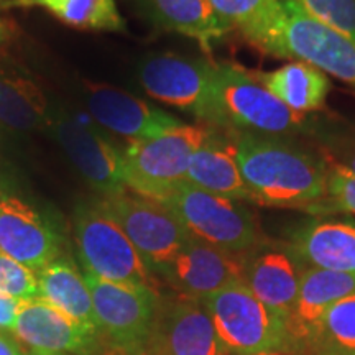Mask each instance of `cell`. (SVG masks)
<instances>
[{
  "label": "cell",
  "mask_w": 355,
  "mask_h": 355,
  "mask_svg": "<svg viewBox=\"0 0 355 355\" xmlns=\"http://www.w3.org/2000/svg\"><path fill=\"white\" fill-rule=\"evenodd\" d=\"M227 133L252 202L309 211L326 198L331 168L327 159L290 137Z\"/></svg>",
  "instance_id": "6da1fadb"
},
{
  "label": "cell",
  "mask_w": 355,
  "mask_h": 355,
  "mask_svg": "<svg viewBox=\"0 0 355 355\" xmlns=\"http://www.w3.org/2000/svg\"><path fill=\"white\" fill-rule=\"evenodd\" d=\"M204 125L290 139L313 130L308 115L293 112L261 84L257 74L230 63L216 64Z\"/></svg>",
  "instance_id": "7a4b0ae2"
},
{
  "label": "cell",
  "mask_w": 355,
  "mask_h": 355,
  "mask_svg": "<svg viewBox=\"0 0 355 355\" xmlns=\"http://www.w3.org/2000/svg\"><path fill=\"white\" fill-rule=\"evenodd\" d=\"M78 259L84 273L158 291V279L101 201L78 204L73 216Z\"/></svg>",
  "instance_id": "3957f363"
},
{
  "label": "cell",
  "mask_w": 355,
  "mask_h": 355,
  "mask_svg": "<svg viewBox=\"0 0 355 355\" xmlns=\"http://www.w3.org/2000/svg\"><path fill=\"white\" fill-rule=\"evenodd\" d=\"M211 133L207 125H183L144 141H132L122 152L127 189L165 201L184 183L191 158Z\"/></svg>",
  "instance_id": "277c9868"
},
{
  "label": "cell",
  "mask_w": 355,
  "mask_h": 355,
  "mask_svg": "<svg viewBox=\"0 0 355 355\" xmlns=\"http://www.w3.org/2000/svg\"><path fill=\"white\" fill-rule=\"evenodd\" d=\"M199 241L232 254H247L263 241L257 219L245 204L181 183L162 201Z\"/></svg>",
  "instance_id": "5b68a950"
},
{
  "label": "cell",
  "mask_w": 355,
  "mask_h": 355,
  "mask_svg": "<svg viewBox=\"0 0 355 355\" xmlns=\"http://www.w3.org/2000/svg\"><path fill=\"white\" fill-rule=\"evenodd\" d=\"M230 355H255L286 349V322L266 308L243 282L201 300Z\"/></svg>",
  "instance_id": "8992f818"
},
{
  "label": "cell",
  "mask_w": 355,
  "mask_h": 355,
  "mask_svg": "<svg viewBox=\"0 0 355 355\" xmlns=\"http://www.w3.org/2000/svg\"><path fill=\"white\" fill-rule=\"evenodd\" d=\"M101 204L121 225L128 241L155 275L162 272L193 235L163 202L122 191L102 198Z\"/></svg>",
  "instance_id": "52a82bcc"
},
{
  "label": "cell",
  "mask_w": 355,
  "mask_h": 355,
  "mask_svg": "<svg viewBox=\"0 0 355 355\" xmlns=\"http://www.w3.org/2000/svg\"><path fill=\"white\" fill-rule=\"evenodd\" d=\"M99 334L107 345L145 347L152 332L159 293L107 282L84 273Z\"/></svg>",
  "instance_id": "ba28073f"
},
{
  "label": "cell",
  "mask_w": 355,
  "mask_h": 355,
  "mask_svg": "<svg viewBox=\"0 0 355 355\" xmlns=\"http://www.w3.org/2000/svg\"><path fill=\"white\" fill-rule=\"evenodd\" d=\"M214 73L216 64L207 60L158 53L141 61L139 79L150 97L184 110L204 123Z\"/></svg>",
  "instance_id": "9c48e42d"
},
{
  "label": "cell",
  "mask_w": 355,
  "mask_h": 355,
  "mask_svg": "<svg viewBox=\"0 0 355 355\" xmlns=\"http://www.w3.org/2000/svg\"><path fill=\"white\" fill-rule=\"evenodd\" d=\"M145 349L148 355H230L201 301L178 293L159 296Z\"/></svg>",
  "instance_id": "30bf717a"
},
{
  "label": "cell",
  "mask_w": 355,
  "mask_h": 355,
  "mask_svg": "<svg viewBox=\"0 0 355 355\" xmlns=\"http://www.w3.org/2000/svg\"><path fill=\"white\" fill-rule=\"evenodd\" d=\"M48 127L63 146L86 183L102 198L115 196L127 189L123 180L122 152L94 127L68 114H50Z\"/></svg>",
  "instance_id": "8fae6325"
},
{
  "label": "cell",
  "mask_w": 355,
  "mask_h": 355,
  "mask_svg": "<svg viewBox=\"0 0 355 355\" xmlns=\"http://www.w3.org/2000/svg\"><path fill=\"white\" fill-rule=\"evenodd\" d=\"M0 252L40 272L61 255V237L37 206L0 191Z\"/></svg>",
  "instance_id": "7c38bea8"
},
{
  "label": "cell",
  "mask_w": 355,
  "mask_h": 355,
  "mask_svg": "<svg viewBox=\"0 0 355 355\" xmlns=\"http://www.w3.org/2000/svg\"><path fill=\"white\" fill-rule=\"evenodd\" d=\"M283 6L288 17V56L314 64L355 91V43L311 19L293 0H283Z\"/></svg>",
  "instance_id": "4fadbf2b"
},
{
  "label": "cell",
  "mask_w": 355,
  "mask_h": 355,
  "mask_svg": "<svg viewBox=\"0 0 355 355\" xmlns=\"http://www.w3.org/2000/svg\"><path fill=\"white\" fill-rule=\"evenodd\" d=\"M158 277L178 295L201 301L235 282H243V254H232L193 237Z\"/></svg>",
  "instance_id": "5bb4252c"
},
{
  "label": "cell",
  "mask_w": 355,
  "mask_h": 355,
  "mask_svg": "<svg viewBox=\"0 0 355 355\" xmlns=\"http://www.w3.org/2000/svg\"><path fill=\"white\" fill-rule=\"evenodd\" d=\"M304 268L288 243L263 239L243 254V283L285 322L295 308Z\"/></svg>",
  "instance_id": "9a60e30c"
},
{
  "label": "cell",
  "mask_w": 355,
  "mask_h": 355,
  "mask_svg": "<svg viewBox=\"0 0 355 355\" xmlns=\"http://www.w3.org/2000/svg\"><path fill=\"white\" fill-rule=\"evenodd\" d=\"M86 105L92 119L130 141H144L183 125L180 119L139 97L104 84L86 87Z\"/></svg>",
  "instance_id": "2e32d148"
},
{
  "label": "cell",
  "mask_w": 355,
  "mask_h": 355,
  "mask_svg": "<svg viewBox=\"0 0 355 355\" xmlns=\"http://www.w3.org/2000/svg\"><path fill=\"white\" fill-rule=\"evenodd\" d=\"M13 334L33 350L63 355L96 352L99 340V334L86 331L40 296L20 301Z\"/></svg>",
  "instance_id": "e0dca14e"
},
{
  "label": "cell",
  "mask_w": 355,
  "mask_h": 355,
  "mask_svg": "<svg viewBox=\"0 0 355 355\" xmlns=\"http://www.w3.org/2000/svg\"><path fill=\"white\" fill-rule=\"evenodd\" d=\"M355 293V273L304 268L298 298L286 319L288 350L304 355L321 326L326 311L337 301Z\"/></svg>",
  "instance_id": "ac0fdd59"
},
{
  "label": "cell",
  "mask_w": 355,
  "mask_h": 355,
  "mask_svg": "<svg viewBox=\"0 0 355 355\" xmlns=\"http://www.w3.org/2000/svg\"><path fill=\"white\" fill-rule=\"evenodd\" d=\"M288 245L306 268L355 273V222L313 219L291 234Z\"/></svg>",
  "instance_id": "d6986e66"
},
{
  "label": "cell",
  "mask_w": 355,
  "mask_h": 355,
  "mask_svg": "<svg viewBox=\"0 0 355 355\" xmlns=\"http://www.w3.org/2000/svg\"><path fill=\"white\" fill-rule=\"evenodd\" d=\"M220 20L263 53L290 60L283 0H209Z\"/></svg>",
  "instance_id": "ffe728a7"
},
{
  "label": "cell",
  "mask_w": 355,
  "mask_h": 355,
  "mask_svg": "<svg viewBox=\"0 0 355 355\" xmlns=\"http://www.w3.org/2000/svg\"><path fill=\"white\" fill-rule=\"evenodd\" d=\"M186 183L217 196L252 202L250 191L237 163L232 139L225 130L211 128L207 139L191 158Z\"/></svg>",
  "instance_id": "44dd1931"
},
{
  "label": "cell",
  "mask_w": 355,
  "mask_h": 355,
  "mask_svg": "<svg viewBox=\"0 0 355 355\" xmlns=\"http://www.w3.org/2000/svg\"><path fill=\"white\" fill-rule=\"evenodd\" d=\"M137 6L155 26L196 40L207 53L212 43L232 32L209 0H137Z\"/></svg>",
  "instance_id": "7402d4cb"
},
{
  "label": "cell",
  "mask_w": 355,
  "mask_h": 355,
  "mask_svg": "<svg viewBox=\"0 0 355 355\" xmlns=\"http://www.w3.org/2000/svg\"><path fill=\"white\" fill-rule=\"evenodd\" d=\"M38 296L55 306L84 329L99 334L91 291L84 275L69 257L60 255L38 272Z\"/></svg>",
  "instance_id": "603a6c76"
},
{
  "label": "cell",
  "mask_w": 355,
  "mask_h": 355,
  "mask_svg": "<svg viewBox=\"0 0 355 355\" xmlns=\"http://www.w3.org/2000/svg\"><path fill=\"white\" fill-rule=\"evenodd\" d=\"M257 78L278 101L301 115L322 110L332 87L324 71L300 60L257 74Z\"/></svg>",
  "instance_id": "cb8c5ba5"
},
{
  "label": "cell",
  "mask_w": 355,
  "mask_h": 355,
  "mask_svg": "<svg viewBox=\"0 0 355 355\" xmlns=\"http://www.w3.org/2000/svg\"><path fill=\"white\" fill-rule=\"evenodd\" d=\"M50 112L43 92L32 81L0 69V125L32 132L48 125Z\"/></svg>",
  "instance_id": "d4e9b609"
},
{
  "label": "cell",
  "mask_w": 355,
  "mask_h": 355,
  "mask_svg": "<svg viewBox=\"0 0 355 355\" xmlns=\"http://www.w3.org/2000/svg\"><path fill=\"white\" fill-rule=\"evenodd\" d=\"M32 6L44 8L60 21L79 30L125 32L127 28L115 0H30Z\"/></svg>",
  "instance_id": "484cf974"
},
{
  "label": "cell",
  "mask_w": 355,
  "mask_h": 355,
  "mask_svg": "<svg viewBox=\"0 0 355 355\" xmlns=\"http://www.w3.org/2000/svg\"><path fill=\"white\" fill-rule=\"evenodd\" d=\"M304 355H355V293L326 311Z\"/></svg>",
  "instance_id": "4316f807"
},
{
  "label": "cell",
  "mask_w": 355,
  "mask_h": 355,
  "mask_svg": "<svg viewBox=\"0 0 355 355\" xmlns=\"http://www.w3.org/2000/svg\"><path fill=\"white\" fill-rule=\"evenodd\" d=\"M311 19L355 43V0H293Z\"/></svg>",
  "instance_id": "83f0119b"
},
{
  "label": "cell",
  "mask_w": 355,
  "mask_h": 355,
  "mask_svg": "<svg viewBox=\"0 0 355 355\" xmlns=\"http://www.w3.org/2000/svg\"><path fill=\"white\" fill-rule=\"evenodd\" d=\"M329 166L326 198L318 206L311 207L309 212L314 214L345 212L355 216V175L332 162H329Z\"/></svg>",
  "instance_id": "f1b7e54d"
},
{
  "label": "cell",
  "mask_w": 355,
  "mask_h": 355,
  "mask_svg": "<svg viewBox=\"0 0 355 355\" xmlns=\"http://www.w3.org/2000/svg\"><path fill=\"white\" fill-rule=\"evenodd\" d=\"M0 293L19 301L38 296V278L30 268L0 252Z\"/></svg>",
  "instance_id": "f546056e"
},
{
  "label": "cell",
  "mask_w": 355,
  "mask_h": 355,
  "mask_svg": "<svg viewBox=\"0 0 355 355\" xmlns=\"http://www.w3.org/2000/svg\"><path fill=\"white\" fill-rule=\"evenodd\" d=\"M331 152L329 162L344 166L355 175V135L331 140Z\"/></svg>",
  "instance_id": "4dcf8cb0"
},
{
  "label": "cell",
  "mask_w": 355,
  "mask_h": 355,
  "mask_svg": "<svg viewBox=\"0 0 355 355\" xmlns=\"http://www.w3.org/2000/svg\"><path fill=\"white\" fill-rule=\"evenodd\" d=\"M19 300L10 298V296H6L0 293V331L13 332L17 318H19Z\"/></svg>",
  "instance_id": "1f68e13d"
},
{
  "label": "cell",
  "mask_w": 355,
  "mask_h": 355,
  "mask_svg": "<svg viewBox=\"0 0 355 355\" xmlns=\"http://www.w3.org/2000/svg\"><path fill=\"white\" fill-rule=\"evenodd\" d=\"M0 355H24V352L15 340L0 332Z\"/></svg>",
  "instance_id": "d6a6232c"
},
{
  "label": "cell",
  "mask_w": 355,
  "mask_h": 355,
  "mask_svg": "<svg viewBox=\"0 0 355 355\" xmlns=\"http://www.w3.org/2000/svg\"><path fill=\"white\" fill-rule=\"evenodd\" d=\"M104 355H148L145 347H117V345H107Z\"/></svg>",
  "instance_id": "836d02e7"
},
{
  "label": "cell",
  "mask_w": 355,
  "mask_h": 355,
  "mask_svg": "<svg viewBox=\"0 0 355 355\" xmlns=\"http://www.w3.org/2000/svg\"><path fill=\"white\" fill-rule=\"evenodd\" d=\"M255 355H295V354H293L291 350H286V349H277V350H266V352H260Z\"/></svg>",
  "instance_id": "e575fe53"
},
{
  "label": "cell",
  "mask_w": 355,
  "mask_h": 355,
  "mask_svg": "<svg viewBox=\"0 0 355 355\" xmlns=\"http://www.w3.org/2000/svg\"><path fill=\"white\" fill-rule=\"evenodd\" d=\"M10 38V33H8V28L3 24L2 20H0V43H6L7 40Z\"/></svg>",
  "instance_id": "d590c367"
},
{
  "label": "cell",
  "mask_w": 355,
  "mask_h": 355,
  "mask_svg": "<svg viewBox=\"0 0 355 355\" xmlns=\"http://www.w3.org/2000/svg\"><path fill=\"white\" fill-rule=\"evenodd\" d=\"M25 355H63V354H46V352H40V350H30L28 354H25Z\"/></svg>",
  "instance_id": "8d00e7d4"
},
{
  "label": "cell",
  "mask_w": 355,
  "mask_h": 355,
  "mask_svg": "<svg viewBox=\"0 0 355 355\" xmlns=\"http://www.w3.org/2000/svg\"><path fill=\"white\" fill-rule=\"evenodd\" d=\"M15 6H20V7H30V0H15Z\"/></svg>",
  "instance_id": "74e56055"
}]
</instances>
